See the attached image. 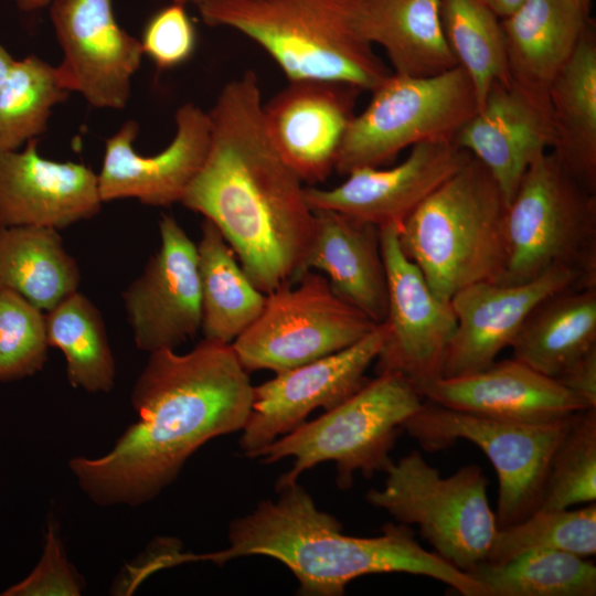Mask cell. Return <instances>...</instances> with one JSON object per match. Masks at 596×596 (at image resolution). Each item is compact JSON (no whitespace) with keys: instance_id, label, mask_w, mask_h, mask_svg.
Masks as SVG:
<instances>
[{"instance_id":"ba28073f","label":"cell","mask_w":596,"mask_h":596,"mask_svg":"<svg viewBox=\"0 0 596 596\" xmlns=\"http://www.w3.org/2000/svg\"><path fill=\"white\" fill-rule=\"evenodd\" d=\"M384 472V487L366 493L371 505L398 523L416 524L436 554L466 573L487 560L498 526L480 466L466 465L443 477L412 450Z\"/></svg>"},{"instance_id":"52a82bcc","label":"cell","mask_w":596,"mask_h":596,"mask_svg":"<svg viewBox=\"0 0 596 596\" xmlns=\"http://www.w3.org/2000/svg\"><path fill=\"white\" fill-rule=\"evenodd\" d=\"M508 260L498 283L532 280L553 266L596 286V193L550 150L524 172L505 212Z\"/></svg>"},{"instance_id":"83f0119b","label":"cell","mask_w":596,"mask_h":596,"mask_svg":"<svg viewBox=\"0 0 596 596\" xmlns=\"http://www.w3.org/2000/svg\"><path fill=\"white\" fill-rule=\"evenodd\" d=\"M81 270L58 230L0 225V290L14 291L43 311L78 290Z\"/></svg>"},{"instance_id":"d590c367","label":"cell","mask_w":596,"mask_h":596,"mask_svg":"<svg viewBox=\"0 0 596 596\" xmlns=\"http://www.w3.org/2000/svg\"><path fill=\"white\" fill-rule=\"evenodd\" d=\"M49 347L45 311L14 291L0 290V382L41 371Z\"/></svg>"},{"instance_id":"7bdbcfd3","label":"cell","mask_w":596,"mask_h":596,"mask_svg":"<svg viewBox=\"0 0 596 596\" xmlns=\"http://www.w3.org/2000/svg\"><path fill=\"white\" fill-rule=\"evenodd\" d=\"M172 2H178L182 4L192 3L196 8H200L205 4L216 3V2H223V1H230V0H171Z\"/></svg>"},{"instance_id":"8992f818","label":"cell","mask_w":596,"mask_h":596,"mask_svg":"<svg viewBox=\"0 0 596 596\" xmlns=\"http://www.w3.org/2000/svg\"><path fill=\"white\" fill-rule=\"evenodd\" d=\"M422 404L423 396L403 376L380 373L339 405L249 458L265 464L294 459L291 469L278 478L277 491L296 483L302 472L324 461L336 464L338 486L347 489L355 472L370 478L386 469L404 423Z\"/></svg>"},{"instance_id":"603a6c76","label":"cell","mask_w":596,"mask_h":596,"mask_svg":"<svg viewBox=\"0 0 596 596\" xmlns=\"http://www.w3.org/2000/svg\"><path fill=\"white\" fill-rule=\"evenodd\" d=\"M313 212L315 233L297 278L308 270L326 274L340 299L375 323L384 322L387 280L380 228L334 211Z\"/></svg>"},{"instance_id":"6da1fadb","label":"cell","mask_w":596,"mask_h":596,"mask_svg":"<svg viewBox=\"0 0 596 596\" xmlns=\"http://www.w3.org/2000/svg\"><path fill=\"white\" fill-rule=\"evenodd\" d=\"M131 394L139 418L98 458L70 469L98 505H139L156 498L211 439L245 425L253 402L249 372L232 343L203 339L191 351L149 353Z\"/></svg>"},{"instance_id":"7402d4cb","label":"cell","mask_w":596,"mask_h":596,"mask_svg":"<svg viewBox=\"0 0 596 596\" xmlns=\"http://www.w3.org/2000/svg\"><path fill=\"white\" fill-rule=\"evenodd\" d=\"M421 395L438 405L499 421L550 423L590 406L557 380L515 359L454 377H439Z\"/></svg>"},{"instance_id":"d4e9b609","label":"cell","mask_w":596,"mask_h":596,"mask_svg":"<svg viewBox=\"0 0 596 596\" xmlns=\"http://www.w3.org/2000/svg\"><path fill=\"white\" fill-rule=\"evenodd\" d=\"M547 94L554 130L551 151L585 189L596 193V32L592 21Z\"/></svg>"},{"instance_id":"4dcf8cb0","label":"cell","mask_w":596,"mask_h":596,"mask_svg":"<svg viewBox=\"0 0 596 596\" xmlns=\"http://www.w3.org/2000/svg\"><path fill=\"white\" fill-rule=\"evenodd\" d=\"M488 596H595L596 566L579 555L533 550L503 563L487 561L471 570Z\"/></svg>"},{"instance_id":"9c48e42d","label":"cell","mask_w":596,"mask_h":596,"mask_svg":"<svg viewBox=\"0 0 596 596\" xmlns=\"http://www.w3.org/2000/svg\"><path fill=\"white\" fill-rule=\"evenodd\" d=\"M371 93L341 141L334 170L342 175L381 167L422 142L454 141L478 110L472 83L459 65L425 77L391 72Z\"/></svg>"},{"instance_id":"ab89813d","label":"cell","mask_w":596,"mask_h":596,"mask_svg":"<svg viewBox=\"0 0 596 596\" xmlns=\"http://www.w3.org/2000/svg\"><path fill=\"white\" fill-rule=\"evenodd\" d=\"M526 0H485L500 19H504L513 13Z\"/></svg>"},{"instance_id":"836d02e7","label":"cell","mask_w":596,"mask_h":596,"mask_svg":"<svg viewBox=\"0 0 596 596\" xmlns=\"http://www.w3.org/2000/svg\"><path fill=\"white\" fill-rule=\"evenodd\" d=\"M533 550L565 551L582 557L596 554V503L577 510L538 509L523 520L497 530L487 562L503 563Z\"/></svg>"},{"instance_id":"484cf974","label":"cell","mask_w":596,"mask_h":596,"mask_svg":"<svg viewBox=\"0 0 596 596\" xmlns=\"http://www.w3.org/2000/svg\"><path fill=\"white\" fill-rule=\"evenodd\" d=\"M510 348L513 359L556 380L596 348V286H571L543 299Z\"/></svg>"},{"instance_id":"7c38bea8","label":"cell","mask_w":596,"mask_h":596,"mask_svg":"<svg viewBox=\"0 0 596 596\" xmlns=\"http://www.w3.org/2000/svg\"><path fill=\"white\" fill-rule=\"evenodd\" d=\"M387 280L384 338L375 360L376 374L396 373L421 394L441 376L448 343L456 329L450 302L440 300L419 268L406 257L398 228H380Z\"/></svg>"},{"instance_id":"7a4b0ae2","label":"cell","mask_w":596,"mask_h":596,"mask_svg":"<svg viewBox=\"0 0 596 596\" xmlns=\"http://www.w3.org/2000/svg\"><path fill=\"white\" fill-rule=\"evenodd\" d=\"M205 161L181 204L213 223L265 295L299 273L315 212L305 185L270 140L253 71L226 83L213 107Z\"/></svg>"},{"instance_id":"ffe728a7","label":"cell","mask_w":596,"mask_h":596,"mask_svg":"<svg viewBox=\"0 0 596 596\" xmlns=\"http://www.w3.org/2000/svg\"><path fill=\"white\" fill-rule=\"evenodd\" d=\"M288 82L263 104L265 128L285 162L315 185L334 170L361 89L327 79Z\"/></svg>"},{"instance_id":"5b68a950","label":"cell","mask_w":596,"mask_h":596,"mask_svg":"<svg viewBox=\"0 0 596 596\" xmlns=\"http://www.w3.org/2000/svg\"><path fill=\"white\" fill-rule=\"evenodd\" d=\"M507 206L491 173L471 156L405 220L400 246L440 300L500 280L508 260Z\"/></svg>"},{"instance_id":"74e56055","label":"cell","mask_w":596,"mask_h":596,"mask_svg":"<svg viewBox=\"0 0 596 596\" xmlns=\"http://www.w3.org/2000/svg\"><path fill=\"white\" fill-rule=\"evenodd\" d=\"M77 581L55 530V524H47L44 553L34 571L22 582L10 587L3 595H79Z\"/></svg>"},{"instance_id":"60d3db41","label":"cell","mask_w":596,"mask_h":596,"mask_svg":"<svg viewBox=\"0 0 596 596\" xmlns=\"http://www.w3.org/2000/svg\"><path fill=\"white\" fill-rule=\"evenodd\" d=\"M14 58L9 52L0 44V86L11 66Z\"/></svg>"},{"instance_id":"277c9868","label":"cell","mask_w":596,"mask_h":596,"mask_svg":"<svg viewBox=\"0 0 596 596\" xmlns=\"http://www.w3.org/2000/svg\"><path fill=\"white\" fill-rule=\"evenodd\" d=\"M198 10L205 24L255 42L288 81H337L371 92L391 73L362 33L361 0H230Z\"/></svg>"},{"instance_id":"30bf717a","label":"cell","mask_w":596,"mask_h":596,"mask_svg":"<svg viewBox=\"0 0 596 596\" xmlns=\"http://www.w3.org/2000/svg\"><path fill=\"white\" fill-rule=\"evenodd\" d=\"M572 416L550 423L507 422L426 401L404 423L403 430L427 451L465 439L486 454L499 481L494 513L500 529L540 508L550 460Z\"/></svg>"},{"instance_id":"f546056e","label":"cell","mask_w":596,"mask_h":596,"mask_svg":"<svg viewBox=\"0 0 596 596\" xmlns=\"http://www.w3.org/2000/svg\"><path fill=\"white\" fill-rule=\"evenodd\" d=\"M49 345L65 359L74 389L89 393L111 391L116 366L103 316L78 290L45 312Z\"/></svg>"},{"instance_id":"5bb4252c","label":"cell","mask_w":596,"mask_h":596,"mask_svg":"<svg viewBox=\"0 0 596 596\" xmlns=\"http://www.w3.org/2000/svg\"><path fill=\"white\" fill-rule=\"evenodd\" d=\"M50 17L63 52L55 66L62 86L94 107L125 108L143 53L117 22L113 0H52Z\"/></svg>"},{"instance_id":"e0dca14e","label":"cell","mask_w":596,"mask_h":596,"mask_svg":"<svg viewBox=\"0 0 596 596\" xmlns=\"http://www.w3.org/2000/svg\"><path fill=\"white\" fill-rule=\"evenodd\" d=\"M454 141L422 142L398 164L382 169L361 167L331 189L305 187L312 211H334L379 228L405 220L443 182L470 159Z\"/></svg>"},{"instance_id":"4fadbf2b","label":"cell","mask_w":596,"mask_h":596,"mask_svg":"<svg viewBox=\"0 0 596 596\" xmlns=\"http://www.w3.org/2000/svg\"><path fill=\"white\" fill-rule=\"evenodd\" d=\"M384 338L379 323L356 343L275 373L253 387L251 412L242 428L240 445L249 457L305 423L317 408L329 411L359 391L370 379L365 373L375 362Z\"/></svg>"},{"instance_id":"44dd1931","label":"cell","mask_w":596,"mask_h":596,"mask_svg":"<svg viewBox=\"0 0 596 596\" xmlns=\"http://www.w3.org/2000/svg\"><path fill=\"white\" fill-rule=\"evenodd\" d=\"M36 145L0 151V225L62 230L94 217L103 204L98 175L79 162L46 159Z\"/></svg>"},{"instance_id":"cb8c5ba5","label":"cell","mask_w":596,"mask_h":596,"mask_svg":"<svg viewBox=\"0 0 596 596\" xmlns=\"http://www.w3.org/2000/svg\"><path fill=\"white\" fill-rule=\"evenodd\" d=\"M589 22V12L577 0L523 2L501 19L510 77L547 93Z\"/></svg>"},{"instance_id":"f1b7e54d","label":"cell","mask_w":596,"mask_h":596,"mask_svg":"<svg viewBox=\"0 0 596 596\" xmlns=\"http://www.w3.org/2000/svg\"><path fill=\"white\" fill-rule=\"evenodd\" d=\"M196 252L204 339L232 343L259 316L266 295L247 277L221 232L205 219Z\"/></svg>"},{"instance_id":"e575fe53","label":"cell","mask_w":596,"mask_h":596,"mask_svg":"<svg viewBox=\"0 0 596 596\" xmlns=\"http://www.w3.org/2000/svg\"><path fill=\"white\" fill-rule=\"evenodd\" d=\"M596 500V406L577 412L550 460L539 509Z\"/></svg>"},{"instance_id":"ac0fdd59","label":"cell","mask_w":596,"mask_h":596,"mask_svg":"<svg viewBox=\"0 0 596 596\" xmlns=\"http://www.w3.org/2000/svg\"><path fill=\"white\" fill-rule=\"evenodd\" d=\"M571 286H589L573 269L553 266L539 277L513 285L480 281L450 299L456 329L448 343L440 377L480 371L510 347L535 306Z\"/></svg>"},{"instance_id":"f35d334b","label":"cell","mask_w":596,"mask_h":596,"mask_svg":"<svg viewBox=\"0 0 596 596\" xmlns=\"http://www.w3.org/2000/svg\"><path fill=\"white\" fill-rule=\"evenodd\" d=\"M556 380L590 406H596V348L574 362Z\"/></svg>"},{"instance_id":"2e32d148","label":"cell","mask_w":596,"mask_h":596,"mask_svg":"<svg viewBox=\"0 0 596 596\" xmlns=\"http://www.w3.org/2000/svg\"><path fill=\"white\" fill-rule=\"evenodd\" d=\"M175 134L160 152L141 155L134 149L138 124L126 121L105 143L98 175L100 199L110 202L137 199L151 206H170L181 199L202 168L211 142L207 111L187 103L174 115Z\"/></svg>"},{"instance_id":"d6a6232c","label":"cell","mask_w":596,"mask_h":596,"mask_svg":"<svg viewBox=\"0 0 596 596\" xmlns=\"http://www.w3.org/2000/svg\"><path fill=\"white\" fill-rule=\"evenodd\" d=\"M68 95L55 66L34 55L14 60L0 86V151L42 135L52 108Z\"/></svg>"},{"instance_id":"9a60e30c","label":"cell","mask_w":596,"mask_h":596,"mask_svg":"<svg viewBox=\"0 0 596 596\" xmlns=\"http://www.w3.org/2000/svg\"><path fill=\"white\" fill-rule=\"evenodd\" d=\"M159 233V249L121 294L135 344L148 353L174 350L201 330L196 244L169 214Z\"/></svg>"},{"instance_id":"ee69618b","label":"cell","mask_w":596,"mask_h":596,"mask_svg":"<svg viewBox=\"0 0 596 596\" xmlns=\"http://www.w3.org/2000/svg\"><path fill=\"white\" fill-rule=\"evenodd\" d=\"M577 1L581 3V6H582L587 12H589V10H590V4H592V1H593V0H577Z\"/></svg>"},{"instance_id":"b9f144b4","label":"cell","mask_w":596,"mask_h":596,"mask_svg":"<svg viewBox=\"0 0 596 596\" xmlns=\"http://www.w3.org/2000/svg\"><path fill=\"white\" fill-rule=\"evenodd\" d=\"M51 1L52 0H17V3L22 11L30 12L50 6Z\"/></svg>"},{"instance_id":"4316f807","label":"cell","mask_w":596,"mask_h":596,"mask_svg":"<svg viewBox=\"0 0 596 596\" xmlns=\"http://www.w3.org/2000/svg\"><path fill=\"white\" fill-rule=\"evenodd\" d=\"M361 29L393 72L433 76L457 66L440 20V0H361Z\"/></svg>"},{"instance_id":"3957f363","label":"cell","mask_w":596,"mask_h":596,"mask_svg":"<svg viewBox=\"0 0 596 596\" xmlns=\"http://www.w3.org/2000/svg\"><path fill=\"white\" fill-rule=\"evenodd\" d=\"M278 492L276 500L259 502L230 524L227 549L191 560L222 565L242 556H269L291 571L298 594L307 596H341L351 581L386 573L427 576L462 596L487 595L470 574L425 550L407 524L387 523L377 536H351L297 482Z\"/></svg>"},{"instance_id":"8fae6325","label":"cell","mask_w":596,"mask_h":596,"mask_svg":"<svg viewBox=\"0 0 596 596\" xmlns=\"http://www.w3.org/2000/svg\"><path fill=\"white\" fill-rule=\"evenodd\" d=\"M376 326L340 299L324 276L308 270L267 294L259 316L232 347L246 371L277 373L341 351Z\"/></svg>"},{"instance_id":"8d00e7d4","label":"cell","mask_w":596,"mask_h":596,"mask_svg":"<svg viewBox=\"0 0 596 596\" xmlns=\"http://www.w3.org/2000/svg\"><path fill=\"white\" fill-rule=\"evenodd\" d=\"M139 41L142 53L159 70H170L193 55L196 30L185 6L171 1L148 20Z\"/></svg>"},{"instance_id":"1f68e13d","label":"cell","mask_w":596,"mask_h":596,"mask_svg":"<svg viewBox=\"0 0 596 596\" xmlns=\"http://www.w3.org/2000/svg\"><path fill=\"white\" fill-rule=\"evenodd\" d=\"M440 20L457 64L472 83L479 109L490 87L510 77L501 19L485 0H440Z\"/></svg>"},{"instance_id":"d6986e66","label":"cell","mask_w":596,"mask_h":596,"mask_svg":"<svg viewBox=\"0 0 596 596\" xmlns=\"http://www.w3.org/2000/svg\"><path fill=\"white\" fill-rule=\"evenodd\" d=\"M454 142L488 169L509 204L529 166L552 149L549 94L511 77L496 82Z\"/></svg>"}]
</instances>
